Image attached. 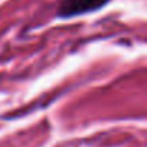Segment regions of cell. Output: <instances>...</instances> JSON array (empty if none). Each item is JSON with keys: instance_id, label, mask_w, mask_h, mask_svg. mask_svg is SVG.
Listing matches in <instances>:
<instances>
[{"instance_id": "1", "label": "cell", "mask_w": 147, "mask_h": 147, "mask_svg": "<svg viewBox=\"0 0 147 147\" xmlns=\"http://www.w3.org/2000/svg\"><path fill=\"white\" fill-rule=\"evenodd\" d=\"M110 0H62L58 9L59 18H74L84 13L95 12L104 7Z\"/></svg>"}]
</instances>
